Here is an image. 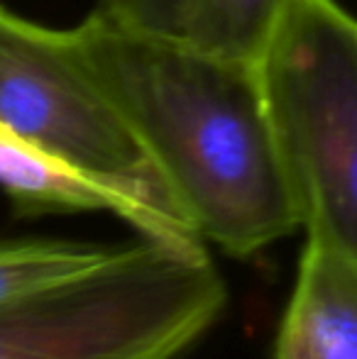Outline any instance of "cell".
<instances>
[{
  "instance_id": "obj_1",
  "label": "cell",
  "mask_w": 357,
  "mask_h": 359,
  "mask_svg": "<svg viewBox=\"0 0 357 359\" xmlns=\"http://www.w3.org/2000/svg\"><path fill=\"white\" fill-rule=\"evenodd\" d=\"M69 34L203 245L250 257L301 227L260 64L95 10Z\"/></svg>"
},
{
  "instance_id": "obj_4",
  "label": "cell",
  "mask_w": 357,
  "mask_h": 359,
  "mask_svg": "<svg viewBox=\"0 0 357 359\" xmlns=\"http://www.w3.org/2000/svg\"><path fill=\"white\" fill-rule=\"evenodd\" d=\"M0 125L54 159L135 198L181 242H201L137 140L79 62L69 29L0 3Z\"/></svg>"
},
{
  "instance_id": "obj_9",
  "label": "cell",
  "mask_w": 357,
  "mask_h": 359,
  "mask_svg": "<svg viewBox=\"0 0 357 359\" xmlns=\"http://www.w3.org/2000/svg\"><path fill=\"white\" fill-rule=\"evenodd\" d=\"M196 0H98L95 13L140 32L186 37Z\"/></svg>"
},
{
  "instance_id": "obj_6",
  "label": "cell",
  "mask_w": 357,
  "mask_h": 359,
  "mask_svg": "<svg viewBox=\"0 0 357 359\" xmlns=\"http://www.w3.org/2000/svg\"><path fill=\"white\" fill-rule=\"evenodd\" d=\"M0 189L25 215L47 213H113L137 230L140 237L172 245L181 242L135 198L90 179L74 166L54 159L0 125Z\"/></svg>"
},
{
  "instance_id": "obj_2",
  "label": "cell",
  "mask_w": 357,
  "mask_h": 359,
  "mask_svg": "<svg viewBox=\"0 0 357 359\" xmlns=\"http://www.w3.org/2000/svg\"><path fill=\"white\" fill-rule=\"evenodd\" d=\"M225 298L206 245L140 237L90 279L0 313V359H179Z\"/></svg>"
},
{
  "instance_id": "obj_8",
  "label": "cell",
  "mask_w": 357,
  "mask_h": 359,
  "mask_svg": "<svg viewBox=\"0 0 357 359\" xmlns=\"http://www.w3.org/2000/svg\"><path fill=\"white\" fill-rule=\"evenodd\" d=\"M291 3L294 0H196L184 39L223 57L260 64Z\"/></svg>"
},
{
  "instance_id": "obj_5",
  "label": "cell",
  "mask_w": 357,
  "mask_h": 359,
  "mask_svg": "<svg viewBox=\"0 0 357 359\" xmlns=\"http://www.w3.org/2000/svg\"><path fill=\"white\" fill-rule=\"evenodd\" d=\"M274 359H357V259L325 237L306 235Z\"/></svg>"
},
{
  "instance_id": "obj_3",
  "label": "cell",
  "mask_w": 357,
  "mask_h": 359,
  "mask_svg": "<svg viewBox=\"0 0 357 359\" xmlns=\"http://www.w3.org/2000/svg\"><path fill=\"white\" fill-rule=\"evenodd\" d=\"M260 72L301 227L357 259V20L294 0Z\"/></svg>"
},
{
  "instance_id": "obj_7",
  "label": "cell",
  "mask_w": 357,
  "mask_h": 359,
  "mask_svg": "<svg viewBox=\"0 0 357 359\" xmlns=\"http://www.w3.org/2000/svg\"><path fill=\"white\" fill-rule=\"evenodd\" d=\"M125 245L72 240H0V313L81 284L110 266Z\"/></svg>"
}]
</instances>
